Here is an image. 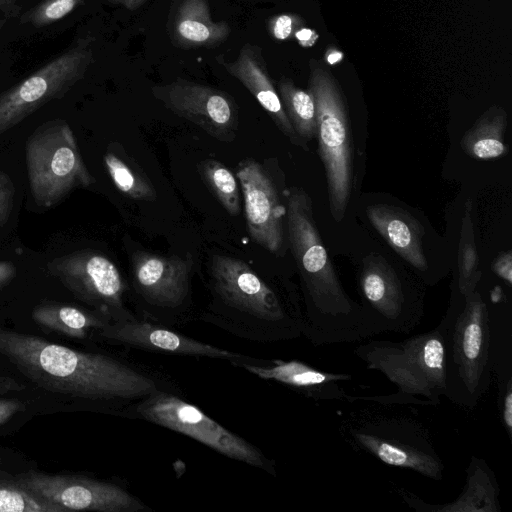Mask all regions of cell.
I'll list each match as a JSON object with an SVG mask.
<instances>
[{
  "mask_svg": "<svg viewBox=\"0 0 512 512\" xmlns=\"http://www.w3.org/2000/svg\"><path fill=\"white\" fill-rule=\"evenodd\" d=\"M23 409L24 405L16 399H0V425L6 423Z\"/></svg>",
  "mask_w": 512,
  "mask_h": 512,
  "instance_id": "35",
  "label": "cell"
},
{
  "mask_svg": "<svg viewBox=\"0 0 512 512\" xmlns=\"http://www.w3.org/2000/svg\"><path fill=\"white\" fill-rule=\"evenodd\" d=\"M25 160L30 192L39 207H54L75 189L95 183L71 127L62 119L34 130L26 141Z\"/></svg>",
  "mask_w": 512,
  "mask_h": 512,
  "instance_id": "8",
  "label": "cell"
},
{
  "mask_svg": "<svg viewBox=\"0 0 512 512\" xmlns=\"http://www.w3.org/2000/svg\"><path fill=\"white\" fill-rule=\"evenodd\" d=\"M338 434L354 451L386 465L409 469L435 481L443 478L444 463L432 434L412 412L391 404L357 407L342 417Z\"/></svg>",
  "mask_w": 512,
  "mask_h": 512,
  "instance_id": "4",
  "label": "cell"
},
{
  "mask_svg": "<svg viewBox=\"0 0 512 512\" xmlns=\"http://www.w3.org/2000/svg\"><path fill=\"white\" fill-rule=\"evenodd\" d=\"M359 288L364 311L380 333H409L421 322L423 302L418 292L407 289L393 267L379 255L363 261Z\"/></svg>",
  "mask_w": 512,
  "mask_h": 512,
  "instance_id": "12",
  "label": "cell"
},
{
  "mask_svg": "<svg viewBox=\"0 0 512 512\" xmlns=\"http://www.w3.org/2000/svg\"><path fill=\"white\" fill-rule=\"evenodd\" d=\"M288 237L304 294L302 336L312 344L352 343L380 334L346 293L317 230L310 196L293 187L287 197Z\"/></svg>",
  "mask_w": 512,
  "mask_h": 512,
  "instance_id": "2",
  "label": "cell"
},
{
  "mask_svg": "<svg viewBox=\"0 0 512 512\" xmlns=\"http://www.w3.org/2000/svg\"><path fill=\"white\" fill-rule=\"evenodd\" d=\"M15 187L10 176L0 170V227L5 224L11 213Z\"/></svg>",
  "mask_w": 512,
  "mask_h": 512,
  "instance_id": "33",
  "label": "cell"
},
{
  "mask_svg": "<svg viewBox=\"0 0 512 512\" xmlns=\"http://www.w3.org/2000/svg\"><path fill=\"white\" fill-rule=\"evenodd\" d=\"M107 172L115 187L135 200L154 201L156 191L145 174L112 150L104 154Z\"/></svg>",
  "mask_w": 512,
  "mask_h": 512,
  "instance_id": "27",
  "label": "cell"
},
{
  "mask_svg": "<svg viewBox=\"0 0 512 512\" xmlns=\"http://www.w3.org/2000/svg\"><path fill=\"white\" fill-rule=\"evenodd\" d=\"M367 217L386 242L420 272L428 270L422 248L423 231L419 223L404 210L389 205H372Z\"/></svg>",
  "mask_w": 512,
  "mask_h": 512,
  "instance_id": "22",
  "label": "cell"
},
{
  "mask_svg": "<svg viewBox=\"0 0 512 512\" xmlns=\"http://www.w3.org/2000/svg\"><path fill=\"white\" fill-rule=\"evenodd\" d=\"M133 416L186 435L216 452L276 475L275 463L257 447L210 418L197 406L162 389L131 405Z\"/></svg>",
  "mask_w": 512,
  "mask_h": 512,
  "instance_id": "9",
  "label": "cell"
},
{
  "mask_svg": "<svg viewBox=\"0 0 512 512\" xmlns=\"http://www.w3.org/2000/svg\"><path fill=\"white\" fill-rule=\"evenodd\" d=\"M198 169L204 183L226 212L232 216L239 215L240 192L238 180L232 171L223 163L213 159L200 162Z\"/></svg>",
  "mask_w": 512,
  "mask_h": 512,
  "instance_id": "28",
  "label": "cell"
},
{
  "mask_svg": "<svg viewBox=\"0 0 512 512\" xmlns=\"http://www.w3.org/2000/svg\"><path fill=\"white\" fill-rule=\"evenodd\" d=\"M353 352L367 369L382 373L397 389L389 394H347V401L436 406L445 396L444 349L437 326L400 341L368 338Z\"/></svg>",
  "mask_w": 512,
  "mask_h": 512,
  "instance_id": "5",
  "label": "cell"
},
{
  "mask_svg": "<svg viewBox=\"0 0 512 512\" xmlns=\"http://www.w3.org/2000/svg\"><path fill=\"white\" fill-rule=\"evenodd\" d=\"M230 363L261 379L289 386L314 401L346 400L342 383L353 378L351 374L323 371L299 360H258L248 356Z\"/></svg>",
  "mask_w": 512,
  "mask_h": 512,
  "instance_id": "18",
  "label": "cell"
},
{
  "mask_svg": "<svg viewBox=\"0 0 512 512\" xmlns=\"http://www.w3.org/2000/svg\"><path fill=\"white\" fill-rule=\"evenodd\" d=\"M294 37L298 40L301 46L310 47L315 43L318 35L311 29L301 27L296 31Z\"/></svg>",
  "mask_w": 512,
  "mask_h": 512,
  "instance_id": "37",
  "label": "cell"
},
{
  "mask_svg": "<svg viewBox=\"0 0 512 512\" xmlns=\"http://www.w3.org/2000/svg\"><path fill=\"white\" fill-rule=\"evenodd\" d=\"M191 255L161 256L138 252L133 257V284L137 294L156 312H177L191 291Z\"/></svg>",
  "mask_w": 512,
  "mask_h": 512,
  "instance_id": "17",
  "label": "cell"
},
{
  "mask_svg": "<svg viewBox=\"0 0 512 512\" xmlns=\"http://www.w3.org/2000/svg\"><path fill=\"white\" fill-rule=\"evenodd\" d=\"M492 269L508 286L512 285V254L510 251L500 254L495 259Z\"/></svg>",
  "mask_w": 512,
  "mask_h": 512,
  "instance_id": "34",
  "label": "cell"
},
{
  "mask_svg": "<svg viewBox=\"0 0 512 512\" xmlns=\"http://www.w3.org/2000/svg\"><path fill=\"white\" fill-rule=\"evenodd\" d=\"M279 97L296 134L304 141L317 137L316 107L309 90L297 87L290 79L278 83Z\"/></svg>",
  "mask_w": 512,
  "mask_h": 512,
  "instance_id": "26",
  "label": "cell"
},
{
  "mask_svg": "<svg viewBox=\"0 0 512 512\" xmlns=\"http://www.w3.org/2000/svg\"><path fill=\"white\" fill-rule=\"evenodd\" d=\"M48 271L77 299L110 321L133 316L126 308V284L117 266L94 250L75 251L47 264Z\"/></svg>",
  "mask_w": 512,
  "mask_h": 512,
  "instance_id": "11",
  "label": "cell"
},
{
  "mask_svg": "<svg viewBox=\"0 0 512 512\" xmlns=\"http://www.w3.org/2000/svg\"><path fill=\"white\" fill-rule=\"evenodd\" d=\"M172 44L181 49L213 48L225 42L231 27L211 18L207 0H180L168 24Z\"/></svg>",
  "mask_w": 512,
  "mask_h": 512,
  "instance_id": "21",
  "label": "cell"
},
{
  "mask_svg": "<svg viewBox=\"0 0 512 512\" xmlns=\"http://www.w3.org/2000/svg\"><path fill=\"white\" fill-rule=\"evenodd\" d=\"M465 472L461 493L448 503H428L403 487H394L393 490L402 502L416 512H500L499 483L487 462L471 456Z\"/></svg>",
  "mask_w": 512,
  "mask_h": 512,
  "instance_id": "20",
  "label": "cell"
},
{
  "mask_svg": "<svg viewBox=\"0 0 512 512\" xmlns=\"http://www.w3.org/2000/svg\"><path fill=\"white\" fill-rule=\"evenodd\" d=\"M0 512H65L14 481H0Z\"/></svg>",
  "mask_w": 512,
  "mask_h": 512,
  "instance_id": "30",
  "label": "cell"
},
{
  "mask_svg": "<svg viewBox=\"0 0 512 512\" xmlns=\"http://www.w3.org/2000/svg\"><path fill=\"white\" fill-rule=\"evenodd\" d=\"M458 296L437 325L444 349V397L472 410L493 380L490 311L477 289Z\"/></svg>",
  "mask_w": 512,
  "mask_h": 512,
  "instance_id": "6",
  "label": "cell"
},
{
  "mask_svg": "<svg viewBox=\"0 0 512 512\" xmlns=\"http://www.w3.org/2000/svg\"><path fill=\"white\" fill-rule=\"evenodd\" d=\"M15 0H0V9L8 10Z\"/></svg>",
  "mask_w": 512,
  "mask_h": 512,
  "instance_id": "41",
  "label": "cell"
},
{
  "mask_svg": "<svg viewBox=\"0 0 512 512\" xmlns=\"http://www.w3.org/2000/svg\"><path fill=\"white\" fill-rule=\"evenodd\" d=\"M342 59V53L334 50V51H329L326 55V60L331 63V64H334L336 62H338L339 60Z\"/></svg>",
  "mask_w": 512,
  "mask_h": 512,
  "instance_id": "39",
  "label": "cell"
},
{
  "mask_svg": "<svg viewBox=\"0 0 512 512\" xmlns=\"http://www.w3.org/2000/svg\"><path fill=\"white\" fill-rule=\"evenodd\" d=\"M215 59L228 74L243 84L293 144L307 150L306 142L296 134L284 111L279 94L269 76L262 47L246 43L241 47L235 60L227 61L220 55Z\"/></svg>",
  "mask_w": 512,
  "mask_h": 512,
  "instance_id": "19",
  "label": "cell"
},
{
  "mask_svg": "<svg viewBox=\"0 0 512 512\" xmlns=\"http://www.w3.org/2000/svg\"><path fill=\"white\" fill-rule=\"evenodd\" d=\"M95 335L112 344L154 353L208 357L229 362L248 357L195 340L163 324L142 320L134 315L109 321Z\"/></svg>",
  "mask_w": 512,
  "mask_h": 512,
  "instance_id": "16",
  "label": "cell"
},
{
  "mask_svg": "<svg viewBox=\"0 0 512 512\" xmlns=\"http://www.w3.org/2000/svg\"><path fill=\"white\" fill-rule=\"evenodd\" d=\"M507 114L494 106L481 115L461 139L463 151L475 159L487 160L502 156L507 151L504 134Z\"/></svg>",
  "mask_w": 512,
  "mask_h": 512,
  "instance_id": "25",
  "label": "cell"
},
{
  "mask_svg": "<svg viewBox=\"0 0 512 512\" xmlns=\"http://www.w3.org/2000/svg\"><path fill=\"white\" fill-rule=\"evenodd\" d=\"M23 389V385L19 384L15 379L0 376V395L10 393L12 391H21Z\"/></svg>",
  "mask_w": 512,
  "mask_h": 512,
  "instance_id": "38",
  "label": "cell"
},
{
  "mask_svg": "<svg viewBox=\"0 0 512 512\" xmlns=\"http://www.w3.org/2000/svg\"><path fill=\"white\" fill-rule=\"evenodd\" d=\"M84 0H43L21 16V22L34 27L51 25L73 12Z\"/></svg>",
  "mask_w": 512,
  "mask_h": 512,
  "instance_id": "31",
  "label": "cell"
},
{
  "mask_svg": "<svg viewBox=\"0 0 512 512\" xmlns=\"http://www.w3.org/2000/svg\"><path fill=\"white\" fill-rule=\"evenodd\" d=\"M211 281L215 306L206 321L245 340L273 343L302 336V314L244 261L214 255Z\"/></svg>",
  "mask_w": 512,
  "mask_h": 512,
  "instance_id": "3",
  "label": "cell"
},
{
  "mask_svg": "<svg viewBox=\"0 0 512 512\" xmlns=\"http://www.w3.org/2000/svg\"><path fill=\"white\" fill-rule=\"evenodd\" d=\"M146 2H147V0H135L134 4H133V10L132 11L137 10L138 8H140Z\"/></svg>",
  "mask_w": 512,
  "mask_h": 512,
  "instance_id": "42",
  "label": "cell"
},
{
  "mask_svg": "<svg viewBox=\"0 0 512 512\" xmlns=\"http://www.w3.org/2000/svg\"><path fill=\"white\" fill-rule=\"evenodd\" d=\"M490 311L491 366L497 386V409L500 422L512 439V324Z\"/></svg>",
  "mask_w": 512,
  "mask_h": 512,
  "instance_id": "23",
  "label": "cell"
},
{
  "mask_svg": "<svg viewBox=\"0 0 512 512\" xmlns=\"http://www.w3.org/2000/svg\"><path fill=\"white\" fill-rule=\"evenodd\" d=\"M244 199V213L250 237L273 254L284 247L283 217L286 213L275 186L264 168L248 158L236 171Z\"/></svg>",
  "mask_w": 512,
  "mask_h": 512,
  "instance_id": "15",
  "label": "cell"
},
{
  "mask_svg": "<svg viewBox=\"0 0 512 512\" xmlns=\"http://www.w3.org/2000/svg\"><path fill=\"white\" fill-rule=\"evenodd\" d=\"M109 3L115 4V5H121L124 8L132 11L133 10V4L135 0H107Z\"/></svg>",
  "mask_w": 512,
  "mask_h": 512,
  "instance_id": "40",
  "label": "cell"
},
{
  "mask_svg": "<svg viewBox=\"0 0 512 512\" xmlns=\"http://www.w3.org/2000/svg\"><path fill=\"white\" fill-rule=\"evenodd\" d=\"M151 93L172 113L194 123L217 140L232 142L236 138L238 106L228 93L183 78L154 85Z\"/></svg>",
  "mask_w": 512,
  "mask_h": 512,
  "instance_id": "14",
  "label": "cell"
},
{
  "mask_svg": "<svg viewBox=\"0 0 512 512\" xmlns=\"http://www.w3.org/2000/svg\"><path fill=\"white\" fill-rule=\"evenodd\" d=\"M32 319L44 330L75 339L95 334L110 321L97 311L51 301L35 306Z\"/></svg>",
  "mask_w": 512,
  "mask_h": 512,
  "instance_id": "24",
  "label": "cell"
},
{
  "mask_svg": "<svg viewBox=\"0 0 512 512\" xmlns=\"http://www.w3.org/2000/svg\"><path fill=\"white\" fill-rule=\"evenodd\" d=\"M16 268L10 261H0V290L7 286L15 277Z\"/></svg>",
  "mask_w": 512,
  "mask_h": 512,
  "instance_id": "36",
  "label": "cell"
},
{
  "mask_svg": "<svg viewBox=\"0 0 512 512\" xmlns=\"http://www.w3.org/2000/svg\"><path fill=\"white\" fill-rule=\"evenodd\" d=\"M17 483L65 511L150 512L152 509L126 489L105 481L78 475L21 473Z\"/></svg>",
  "mask_w": 512,
  "mask_h": 512,
  "instance_id": "13",
  "label": "cell"
},
{
  "mask_svg": "<svg viewBox=\"0 0 512 512\" xmlns=\"http://www.w3.org/2000/svg\"><path fill=\"white\" fill-rule=\"evenodd\" d=\"M471 204L467 201L458 254L457 291L464 297L472 294L481 278L471 224Z\"/></svg>",
  "mask_w": 512,
  "mask_h": 512,
  "instance_id": "29",
  "label": "cell"
},
{
  "mask_svg": "<svg viewBox=\"0 0 512 512\" xmlns=\"http://www.w3.org/2000/svg\"><path fill=\"white\" fill-rule=\"evenodd\" d=\"M301 27L303 20L295 14L275 15L267 23L268 32L278 41L291 39Z\"/></svg>",
  "mask_w": 512,
  "mask_h": 512,
  "instance_id": "32",
  "label": "cell"
},
{
  "mask_svg": "<svg viewBox=\"0 0 512 512\" xmlns=\"http://www.w3.org/2000/svg\"><path fill=\"white\" fill-rule=\"evenodd\" d=\"M309 68L308 90L316 107V138L325 168L329 208L333 219L341 221L353 191V134L337 81L316 60L309 61Z\"/></svg>",
  "mask_w": 512,
  "mask_h": 512,
  "instance_id": "7",
  "label": "cell"
},
{
  "mask_svg": "<svg viewBox=\"0 0 512 512\" xmlns=\"http://www.w3.org/2000/svg\"><path fill=\"white\" fill-rule=\"evenodd\" d=\"M92 36L78 40L27 78L0 94V135L48 102L64 96L94 62Z\"/></svg>",
  "mask_w": 512,
  "mask_h": 512,
  "instance_id": "10",
  "label": "cell"
},
{
  "mask_svg": "<svg viewBox=\"0 0 512 512\" xmlns=\"http://www.w3.org/2000/svg\"><path fill=\"white\" fill-rule=\"evenodd\" d=\"M0 355L43 389L87 401L131 406L161 390L156 379L117 358L32 334L0 328Z\"/></svg>",
  "mask_w": 512,
  "mask_h": 512,
  "instance_id": "1",
  "label": "cell"
}]
</instances>
